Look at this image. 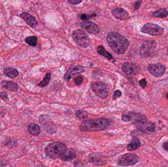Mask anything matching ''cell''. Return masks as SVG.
<instances>
[{
    "instance_id": "19",
    "label": "cell",
    "mask_w": 168,
    "mask_h": 167,
    "mask_svg": "<svg viewBox=\"0 0 168 167\" xmlns=\"http://www.w3.org/2000/svg\"><path fill=\"white\" fill-rule=\"evenodd\" d=\"M28 131L33 136H37L40 133V128L39 126L35 123H30L27 126Z\"/></svg>"
},
{
    "instance_id": "18",
    "label": "cell",
    "mask_w": 168,
    "mask_h": 167,
    "mask_svg": "<svg viewBox=\"0 0 168 167\" xmlns=\"http://www.w3.org/2000/svg\"><path fill=\"white\" fill-rule=\"evenodd\" d=\"M142 116L140 114L135 113L133 112H128L127 113L123 114L121 116L122 120L124 122H129L134 121L135 122L137 119H139Z\"/></svg>"
},
{
    "instance_id": "27",
    "label": "cell",
    "mask_w": 168,
    "mask_h": 167,
    "mask_svg": "<svg viewBox=\"0 0 168 167\" xmlns=\"http://www.w3.org/2000/svg\"><path fill=\"white\" fill-rule=\"evenodd\" d=\"M83 80H84V78L81 76H77V77L74 78L73 79L74 82L77 86H80L82 84Z\"/></svg>"
},
{
    "instance_id": "3",
    "label": "cell",
    "mask_w": 168,
    "mask_h": 167,
    "mask_svg": "<svg viewBox=\"0 0 168 167\" xmlns=\"http://www.w3.org/2000/svg\"><path fill=\"white\" fill-rule=\"evenodd\" d=\"M67 149V146L65 144L54 142L48 145L44 151L45 155L49 158L52 159H60Z\"/></svg>"
},
{
    "instance_id": "4",
    "label": "cell",
    "mask_w": 168,
    "mask_h": 167,
    "mask_svg": "<svg viewBox=\"0 0 168 167\" xmlns=\"http://www.w3.org/2000/svg\"><path fill=\"white\" fill-rule=\"evenodd\" d=\"M74 41L79 47L86 48L90 44V38L88 35L80 30H76L72 32Z\"/></svg>"
},
{
    "instance_id": "20",
    "label": "cell",
    "mask_w": 168,
    "mask_h": 167,
    "mask_svg": "<svg viewBox=\"0 0 168 167\" xmlns=\"http://www.w3.org/2000/svg\"><path fill=\"white\" fill-rule=\"evenodd\" d=\"M140 146L141 143L139 140L137 138L134 137L132 140L131 142L127 146V149L129 151H134L138 149Z\"/></svg>"
},
{
    "instance_id": "22",
    "label": "cell",
    "mask_w": 168,
    "mask_h": 167,
    "mask_svg": "<svg viewBox=\"0 0 168 167\" xmlns=\"http://www.w3.org/2000/svg\"><path fill=\"white\" fill-rule=\"evenodd\" d=\"M168 15V12L167 9L165 8L158 9L157 11L153 12L152 16L156 17L163 18L166 17Z\"/></svg>"
},
{
    "instance_id": "32",
    "label": "cell",
    "mask_w": 168,
    "mask_h": 167,
    "mask_svg": "<svg viewBox=\"0 0 168 167\" xmlns=\"http://www.w3.org/2000/svg\"><path fill=\"white\" fill-rule=\"evenodd\" d=\"M141 5V2H135V4L134 5V8L135 10H137L140 7Z\"/></svg>"
},
{
    "instance_id": "34",
    "label": "cell",
    "mask_w": 168,
    "mask_h": 167,
    "mask_svg": "<svg viewBox=\"0 0 168 167\" xmlns=\"http://www.w3.org/2000/svg\"><path fill=\"white\" fill-rule=\"evenodd\" d=\"M163 147L165 150L168 151V142H165L163 144Z\"/></svg>"
},
{
    "instance_id": "21",
    "label": "cell",
    "mask_w": 168,
    "mask_h": 167,
    "mask_svg": "<svg viewBox=\"0 0 168 167\" xmlns=\"http://www.w3.org/2000/svg\"><path fill=\"white\" fill-rule=\"evenodd\" d=\"M4 74L7 77L13 79L19 75L18 70L13 68H7L4 70Z\"/></svg>"
},
{
    "instance_id": "28",
    "label": "cell",
    "mask_w": 168,
    "mask_h": 167,
    "mask_svg": "<svg viewBox=\"0 0 168 167\" xmlns=\"http://www.w3.org/2000/svg\"><path fill=\"white\" fill-rule=\"evenodd\" d=\"M122 95V93L121 91L119 90H116L115 91H114V93L113 95V100H116L117 98L121 97Z\"/></svg>"
},
{
    "instance_id": "15",
    "label": "cell",
    "mask_w": 168,
    "mask_h": 167,
    "mask_svg": "<svg viewBox=\"0 0 168 167\" xmlns=\"http://www.w3.org/2000/svg\"><path fill=\"white\" fill-rule=\"evenodd\" d=\"M85 72V69L82 67L77 66L68 69L64 76V79L68 80L71 79L72 76L76 74L81 73Z\"/></svg>"
},
{
    "instance_id": "7",
    "label": "cell",
    "mask_w": 168,
    "mask_h": 167,
    "mask_svg": "<svg viewBox=\"0 0 168 167\" xmlns=\"http://www.w3.org/2000/svg\"><path fill=\"white\" fill-rule=\"evenodd\" d=\"M164 30L161 26L153 23H146L141 30L144 33L152 36H159L162 35Z\"/></svg>"
},
{
    "instance_id": "1",
    "label": "cell",
    "mask_w": 168,
    "mask_h": 167,
    "mask_svg": "<svg viewBox=\"0 0 168 167\" xmlns=\"http://www.w3.org/2000/svg\"><path fill=\"white\" fill-rule=\"evenodd\" d=\"M107 40L111 49L118 55L124 54L129 46L128 40L118 32H109L107 35Z\"/></svg>"
},
{
    "instance_id": "6",
    "label": "cell",
    "mask_w": 168,
    "mask_h": 167,
    "mask_svg": "<svg viewBox=\"0 0 168 167\" xmlns=\"http://www.w3.org/2000/svg\"><path fill=\"white\" fill-rule=\"evenodd\" d=\"M140 161V158L134 153H126L121 155L118 158V165L121 166H133Z\"/></svg>"
},
{
    "instance_id": "17",
    "label": "cell",
    "mask_w": 168,
    "mask_h": 167,
    "mask_svg": "<svg viewBox=\"0 0 168 167\" xmlns=\"http://www.w3.org/2000/svg\"><path fill=\"white\" fill-rule=\"evenodd\" d=\"M1 84L2 87L10 91L16 92L18 89V85L17 84L13 81L3 80Z\"/></svg>"
},
{
    "instance_id": "2",
    "label": "cell",
    "mask_w": 168,
    "mask_h": 167,
    "mask_svg": "<svg viewBox=\"0 0 168 167\" xmlns=\"http://www.w3.org/2000/svg\"><path fill=\"white\" fill-rule=\"evenodd\" d=\"M110 122L105 118H98L83 122L80 126V129L83 132L99 131L108 128Z\"/></svg>"
},
{
    "instance_id": "9",
    "label": "cell",
    "mask_w": 168,
    "mask_h": 167,
    "mask_svg": "<svg viewBox=\"0 0 168 167\" xmlns=\"http://www.w3.org/2000/svg\"><path fill=\"white\" fill-rule=\"evenodd\" d=\"M147 70L152 76L156 78H160L165 74L166 67L162 63H152L149 64Z\"/></svg>"
},
{
    "instance_id": "12",
    "label": "cell",
    "mask_w": 168,
    "mask_h": 167,
    "mask_svg": "<svg viewBox=\"0 0 168 167\" xmlns=\"http://www.w3.org/2000/svg\"><path fill=\"white\" fill-rule=\"evenodd\" d=\"M81 26L86 32L92 35L99 33V28L95 23L89 21H84L81 23Z\"/></svg>"
},
{
    "instance_id": "25",
    "label": "cell",
    "mask_w": 168,
    "mask_h": 167,
    "mask_svg": "<svg viewBox=\"0 0 168 167\" xmlns=\"http://www.w3.org/2000/svg\"><path fill=\"white\" fill-rule=\"evenodd\" d=\"M25 42L30 46H36L37 43V38L35 36H29L25 39Z\"/></svg>"
},
{
    "instance_id": "29",
    "label": "cell",
    "mask_w": 168,
    "mask_h": 167,
    "mask_svg": "<svg viewBox=\"0 0 168 167\" xmlns=\"http://www.w3.org/2000/svg\"><path fill=\"white\" fill-rule=\"evenodd\" d=\"M83 0H68V2L70 4L73 5H77L80 4Z\"/></svg>"
},
{
    "instance_id": "16",
    "label": "cell",
    "mask_w": 168,
    "mask_h": 167,
    "mask_svg": "<svg viewBox=\"0 0 168 167\" xmlns=\"http://www.w3.org/2000/svg\"><path fill=\"white\" fill-rule=\"evenodd\" d=\"M77 156L76 152L72 149L67 148L65 153L62 156L60 159L63 161H69L73 159H75Z\"/></svg>"
},
{
    "instance_id": "30",
    "label": "cell",
    "mask_w": 168,
    "mask_h": 167,
    "mask_svg": "<svg viewBox=\"0 0 168 167\" xmlns=\"http://www.w3.org/2000/svg\"><path fill=\"white\" fill-rule=\"evenodd\" d=\"M0 97L4 100H7L8 99V96L7 93L6 92L0 91Z\"/></svg>"
},
{
    "instance_id": "33",
    "label": "cell",
    "mask_w": 168,
    "mask_h": 167,
    "mask_svg": "<svg viewBox=\"0 0 168 167\" xmlns=\"http://www.w3.org/2000/svg\"><path fill=\"white\" fill-rule=\"evenodd\" d=\"M91 16H92V15H86L85 14H84V15H82L81 18L82 19V20H88L89 18L91 17Z\"/></svg>"
},
{
    "instance_id": "13",
    "label": "cell",
    "mask_w": 168,
    "mask_h": 167,
    "mask_svg": "<svg viewBox=\"0 0 168 167\" xmlns=\"http://www.w3.org/2000/svg\"><path fill=\"white\" fill-rule=\"evenodd\" d=\"M112 13L116 18L121 20H125L129 18L128 12L122 8L117 7L113 9Z\"/></svg>"
},
{
    "instance_id": "11",
    "label": "cell",
    "mask_w": 168,
    "mask_h": 167,
    "mask_svg": "<svg viewBox=\"0 0 168 167\" xmlns=\"http://www.w3.org/2000/svg\"><path fill=\"white\" fill-rule=\"evenodd\" d=\"M122 70L128 76H135L139 72V69L137 65L129 62H126L122 64Z\"/></svg>"
},
{
    "instance_id": "23",
    "label": "cell",
    "mask_w": 168,
    "mask_h": 167,
    "mask_svg": "<svg viewBox=\"0 0 168 167\" xmlns=\"http://www.w3.org/2000/svg\"><path fill=\"white\" fill-rule=\"evenodd\" d=\"M97 52L99 55L106 57L109 60H110L113 59L112 55L109 52H107L103 46H98V48H97Z\"/></svg>"
},
{
    "instance_id": "35",
    "label": "cell",
    "mask_w": 168,
    "mask_h": 167,
    "mask_svg": "<svg viewBox=\"0 0 168 167\" xmlns=\"http://www.w3.org/2000/svg\"><path fill=\"white\" fill-rule=\"evenodd\" d=\"M167 54H168V49H167Z\"/></svg>"
},
{
    "instance_id": "10",
    "label": "cell",
    "mask_w": 168,
    "mask_h": 167,
    "mask_svg": "<svg viewBox=\"0 0 168 167\" xmlns=\"http://www.w3.org/2000/svg\"><path fill=\"white\" fill-rule=\"evenodd\" d=\"M157 43L154 41H146L141 46L140 53L143 56H149L153 54L156 48Z\"/></svg>"
},
{
    "instance_id": "24",
    "label": "cell",
    "mask_w": 168,
    "mask_h": 167,
    "mask_svg": "<svg viewBox=\"0 0 168 167\" xmlns=\"http://www.w3.org/2000/svg\"><path fill=\"white\" fill-rule=\"evenodd\" d=\"M51 74L50 73H47L45 75V78L43 79L42 81H41L39 84L38 86L42 87H44L47 86L49 84L50 81L51 79Z\"/></svg>"
},
{
    "instance_id": "26",
    "label": "cell",
    "mask_w": 168,
    "mask_h": 167,
    "mask_svg": "<svg viewBox=\"0 0 168 167\" xmlns=\"http://www.w3.org/2000/svg\"><path fill=\"white\" fill-rule=\"evenodd\" d=\"M86 114H87V113L83 110H78L76 112V116L80 119H85L87 117Z\"/></svg>"
},
{
    "instance_id": "8",
    "label": "cell",
    "mask_w": 168,
    "mask_h": 167,
    "mask_svg": "<svg viewBox=\"0 0 168 167\" xmlns=\"http://www.w3.org/2000/svg\"><path fill=\"white\" fill-rule=\"evenodd\" d=\"M135 125L140 131L147 133H152L155 130V126L146 120L143 116L134 122Z\"/></svg>"
},
{
    "instance_id": "14",
    "label": "cell",
    "mask_w": 168,
    "mask_h": 167,
    "mask_svg": "<svg viewBox=\"0 0 168 167\" xmlns=\"http://www.w3.org/2000/svg\"><path fill=\"white\" fill-rule=\"evenodd\" d=\"M20 17L24 20L25 22L32 28H36L38 25V23L36 20V18L28 13H22V14H20Z\"/></svg>"
},
{
    "instance_id": "31",
    "label": "cell",
    "mask_w": 168,
    "mask_h": 167,
    "mask_svg": "<svg viewBox=\"0 0 168 167\" xmlns=\"http://www.w3.org/2000/svg\"><path fill=\"white\" fill-rule=\"evenodd\" d=\"M139 84L140 85V86L142 87L143 88H145L146 86V81L145 79H141L140 80V81H139Z\"/></svg>"
},
{
    "instance_id": "5",
    "label": "cell",
    "mask_w": 168,
    "mask_h": 167,
    "mask_svg": "<svg viewBox=\"0 0 168 167\" xmlns=\"http://www.w3.org/2000/svg\"><path fill=\"white\" fill-rule=\"evenodd\" d=\"M91 88L97 96L104 99L108 96L109 89L105 83L102 81H95L91 85Z\"/></svg>"
}]
</instances>
